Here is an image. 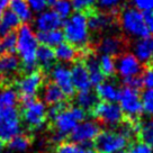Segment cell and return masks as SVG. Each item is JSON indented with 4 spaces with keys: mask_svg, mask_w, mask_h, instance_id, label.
Here are the masks:
<instances>
[{
    "mask_svg": "<svg viewBox=\"0 0 153 153\" xmlns=\"http://www.w3.org/2000/svg\"><path fill=\"white\" fill-rule=\"evenodd\" d=\"M18 111L24 131L34 133L48 123V109L37 97H19Z\"/></svg>",
    "mask_w": 153,
    "mask_h": 153,
    "instance_id": "obj_1",
    "label": "cell"
},
{
    "mask_svg": "<svg viewBox=\"0 0 153 153\" xmlns=\"http://www.w3.org/2000/svg\"><path fill=\"white\" fill-rule=\"evenodd\" d=\"M63 35L68 43L74 46L78 51L90 46L86 15L76 13L69 20L63 23Z\"/></svg>",
    "mask_w": 153,
    "mask_h": 153,
    "instance_id": "obj_2",
    "label": "cell"
},
{
    "mask_svg": "<svg viewBox=\"0 0 153 153\" xmlns=\"http://www.w3.org/2000/svg\"><path fill=\"white\" fill-rule=\"evenodd\" d=\"M118 25L127 34L137 36V37H148L150 36V30L145 24L143 14L136 8L123 7L117 11Z\"/></svg>",
    "mask_w": 153,
    "mask_h": 153,
    "instance_id": "obj_3",
    "label": "cell"
},
{
    "mask_svg": "<svg viewBox=\"0 0 153 153\" xmlns=\"http://www.w3.org/2000/svg\"><path fill=\"white\" fill-rule=\"evenodd\" d=\"M36 35L27 23L20 25L17 29V46L16 52L20 56V61L24 64H37L36 63V50L38 46Z\"/></svg>",
    "mask_w": 153,
    "mask_h": 153,
    "instance_id": "obj_4",
    "label": "cell"
},
{
    "mask_svg": "<svg viewBox=\"0 0 153 153\" xmlns=\"http://www.w3.org/2000/svg\"><path fill=\"white\" fill-rule=\"evenodd\" d=\"M87 116L86 110H83L80 107H69L68 106L64 110H62L56 117L48 123V128L62 134L63 136L67 137L69 134L74 129L76 125L80 122L85 120Z\"/></svg>",
    "mask_w": 153,
    "mask_h": 153,
    "instance_id": "obj_5",
    "label": "cell"
},
{
    "mask_svg": "<svg viewBox=\"0 0 153 153\" xmlns=\"http://www.w3.org/2000/svg\"><path fill=\"white\" fill-rule=\"evenodd\" d=\"M48 79V74L41 70L38 67L36 70L26 76H20L15 83V90L19 97H35L43 83Z\"/></svg>",
    "mask_w": 153,
    "mask_h": 153,
    "instance_id": "obj_6",
    "label": "cell"
},
{
    "mask_svg": "<svg viewBox=\"0 0 153 153\" xmlns=\"http://www.w3.org/2000/svg\"><path fill=\"white\" fill-rule=\"evenodd\" d=\"M128 144V140L120 132L104 131L95 139L96 153H117L123 151Z\"/></svg>",
    "mask_w": 153,
    "mask_h": 153,
    "instance_id": "obj_7",
    "label": "cell"
},
{
    "mask_svg": "<svg viewBox=\"0 0 153 153\" xmlns=\"http://www.w3.org/2000/svg\"><path fill=\"white\" fill-rule=\"evenodd\" d=\"M20 126L17 107H4L0 110V140L5 144L20 133Z\"/></svg>",
    "mask_w": 153,
    "mask_h": 153,
    "instance_id": "obj_8",
    "label": "cell"
},
{
    "mask_svg": "<svg viewBox=\"0 0 153 153\" xmlns=\"http://www.w3.org/2000/svg\"><path fill=\"white\" fill-rule=\"evenodd\" d=\"M118 101L123 114L127 115L128 120H139V117L143 113V106L139 90L127 86L124 87L120 91Z\"/></svg>",
    "mask_w": 153,
    "mask_h": 153,
    "instance_id": "obj_9",
    "label": "cell"
},
{
    "mask_svg": "<svg viewBox=\"0 0 153 153\" xmlns=\"http://www.w3.org/2000/svg\"><path fill=\"white\" fill-rule=\"evenodd\" d=\"M91 114L104 125L111 127L122 124V122L124 120L123 111L120 106L115 102H97L91 109Z\"/></svg>",
    "mask_w": 153,
    "mask_h": 153,
    "instance_id": "obj_10",
    "label": "cell"
},
{
    "mask_svg": "<svg viewBox=\"0 0 153 153\" xmlns=\"http://www.w3.org/2000/svg\"><path fill=\"white\" fill-rule=\"evenodd\" d=\"M115 59V67L123 79H127L131 76H141V72L143 70L142 64L135 55L132 53L124 52L120 54Z\"/></svg>",
    "mask_w": 153,
    "mask_h": 153,
    "instance_id": "obj_11",
    "label": "cell"
},
{
    "mask_svg": "<svg viewBox=\"0 0 153 153\" xmlns=\"http://www.w3.org/2000/svg\"><path fill=\"white\" fill-rule=\"evenodd\" d=\"M100 133V126L94 120H82L70 133L71 140L76 144H90Z\"/></svg>",
    "mask_w": 153,
    "mask_h": 153,
    "instance_id": "obj_12",
    "label": "cell"
},
{
    "mask_svg": "<svg viewBox=\"0 0 153 153\" xmlns=\"http://www.w3.org/2000/svg\"><path fill=\"white\" fill-rule=\"evenodd\" d=\"M128 46L127 38L122 35H110L105 36L99 41L98 43V51L102 54H107L113 57L118 56L120 54L126 52V48Z\"/></svg>",
    "mask_w": 153,
    "mask_h": 153,
    "instance_id": "obj_13",
    "label": "cell"
},
{
    "mask_svg": "<svg viewBox=\"0 0 153 153\" xmlns=\"http://www.w3.org/2000/svg\"><path fill=\"white\" fill-rule=\"evenodd\" d=\"M52 81L60 87V89L68 98H72L76 95V89L73 87L71 80V73L68 68L63 67L61 64H55L54 68L50 71Z\"/></svg>",
    "mask_w": 153,
    "mask_h": 153,
    "instance_id": "obj_14",
    "label": "cell"
},
{
    "mask_svg": "<svg viewBox=\"0 0 153 153\" xmlns=\"http://www.w3.org/2000/svg\"><path fill=\"white\" fill-rule=\"evenodd\" d=\"M71 80L76 90H89L91 87L89 73L87 71V68L82 60H76L73 62L70 70Z\"/></svg>",
    "mask_w": 153,
    "mask_h": 153,
    "instance_id": "obj_15",
    "label": "cell"
},
{
    "mask_svg": "<svg viewBox=\"0 0 153 153\" xmlns=\"http://www.w3.org/2000/svg\"><path fill=\"white\" fill-rule=\"evenodd\" d=\"M56 57L54 53V48L48 45L41 44L36 50V63L41 68V70L45 72L48 76L50 71L52 70L54 65L56 64Z\"/></svg>",
    "mask_w": 153,
    "mask_h": 153,
    "instance_id": "obj_16",
    "label": "cell"
},
{
    "mask_svg": "<svg viewBox=\"0 0 153 153\" xmlns=\"http://www.w3.org/2000/svg\"><path fill=\"white\" fill-rule=\"evenodd\" d=\"M41 90H42L43 102H45V104H48L50 106L65 100V95L60 89V87L57 86L56 83H54L52 80H50V79L45 80L42 88L39 89V91Z\"/></svg>",
    "mask_w": 153,
    "mask_h": 153,
    "instance_id": "obj_17",
    "label": "cell"
},
{
    "mask_svg": "<svg viewBox=\"0 0 153 153\" xmlns=\"http://www.w3.org/2000/svg\"><path fill=\"white\" fill-rule=\"evenodd\" d=\"M135 56L140 62L146 64L148 67L153 61V36H148L139 39L134 46Z\"/></svg>",
    "mask_w": 153,
    "mask_h": 153,
    "instance_id": "obj_18",
    "label": "cell"
},
{
    "mask_svg": "<svg viewBox=\"0 0 153 153\" xmlns=\"http://www.w3.org/2000/svg\"><path fill=\"white\" fill-rule=\"evenodd\" d=\"M61 26H63V19L54 11V10H48L45 11L36 20V27L38 32H48V30H54L59 29Z\"/></svg>",
    "mask_w": 153,
    "mask_h": 153,
    "instance_id": "obj_19",
    "label": "cell"
},
{
    "mask_svg": "<svg viewBox=\"0 0 153 153\" xmlns=\"http://www.w3.org/2000/svg\"><path fill=\"white\" fill-rule=\"evenodd\" d=\"M120 89L113 82H101L96 86V96L105 102H115L120 98Z\"/></svg>",
    "mask_w": 153,
    "mask_h": 153,
    "instance_id": "obj_20",
    "label": "cell"
},
{
    "mask_svg": "<svg viewBox=\"0 0 153 153\" xmlns=\"http://www.w3.org/2000/svg\"><path fill=\"white\" fill-rule=\"evenodd\" d=\"M22 25V20L10 9H4L0 18V38L11 30H17Z\"/></svg>",
    "mask_w": 153,
    "mask_h": 153,
    "instance_id": "obj_21",
    "label": "cell"
},
{
    "mask_svg": "<svg viewBox=\"0 0 153 153\" xmlns=\"http://www.w3.org/2000/svg\"><path fill=\"white\" fill-rule=\"evenodd\" d=\"M54 53H55L56 60L62 61V62L73 63L74 61L79 60V56H80V52L68 42H62L56 45Z\"/></svg>",
    "mask_w": 153,
    "mask_h": 153,
    "instance_id": "obj_22",
    "label": "cell"
},
{
    "mask_svg": "<svg viewBox=\"0 0 153 153\" xmlns=\"http://www.w3.org/2000/svg\"><path fill=\"white\" fill-rule=\"evenodd\" d=\"M34 142V135L30 132L23 131L22 133H18L16 136H14L7 143L8 148L14 151H24L33 144Z\"/></svg>",
    "mask_w": 153,
    "mask_h": 153,
    "instance_id": "obj_23",
    "label": "cell"
},
{
    "mask_svg": "<svg viewBox=\"0 0 153 153\" xmlns=\"http://www.w3.org/2000/svg\"><path fill=\"white\" fill-rule=\"evenodd\" d=\"M8 8L22 20V23H27L32 19L27 0H8Z\"/></svg>",
    "mask_w": 153,
    "mask_h": 153,
    "instance_id": "obj_24",
    "label": "cell"
},
{
    "mask_svg": "<svg viewBox=\"0 0 153 153\" xmlns=\"http://www.w3.org/2000/svg\"><path fill=\"white\" fill-rule=\"evenodd\" d=\"M36 38H37V42H39L41 44L54 48L60 43H62L64 39V35L62 30L54 29V30H48V32H38Z\"/></svg>",
    "mask_w": 153,
    "mask_h": 153,
    "instance_id": "obj_25",
    "label": "cell"
},
{
    "mask_svg": "<svg viewBox=\"0 0 153 153\" xmlns=\"http://www.w3.org/2000/svg\"><path fill=\"white\" fill-rule=\"evenodd\" d=\"M76 101L78 107L82 108L83 110H91L98 102V97L90 90H82L79 91V94L76 95Z\"/></svg>",
    "mask_w": 153,
    "mask_h": 153,
    "instance_id": "obj_26",
    "label": "cell"
},
{
    "mask_svg": "<svg viewBox=\"0 0 153 153\" xmlns=\"http://www.w3.org/2000/svg\"><path fill=\"white\" fill-rule=\"evenodd\" d=\"M17 46V30H11L0 38V55L1 54H15Z\"/></svg>",
    "mask_w": 153,
    "mask_h": 153,
    "instance_id": "obj_27",
    "label": "cell"
},
{
    "mask_svg": "<svg viewBox=\"0 0 153 153\" xmlns=\"http://www.w3.org/2000/svg\"><path fill=\"white\" fill-rule=\"evenodd\" d=\"M137 135L142 142L149 144V145H153V120H145L144 123H140L139 132Z\"/></svg>",
    "mask_w": 153,
    "mask_h": 153,
    "instance_id": "obj_28",
    "label": "cell"
},
{
    "mask_svg": "<svg viewBox=\"0 0 153 153\" xmlns=\"http://www.w3.org/2000/svg\"><path fill=\"white\" fill-rule=\"evenodd\" d=\"M98 61H99L100 71L104 74V76H114L115 72H116L114 57L107 55V54H102L100 59H98Z\"/></svg>",
    "mask_w": 153,
    "mask_h": 153,
    "instance_id": "obj_29",
    "label": "cell"
},
{
    "mask_svg": "<svg viewBox=\"0 0 153 153\" xmlns=\"http://www.w3.org/2000/svg\"><path fill=\"white\" fill-rule=\"evenodd\" d=\"M52 6L54 8V11L62 19L67 18L72 11L71 0H56Z\"/></svg>",
    "mask_w": 153,
    "mask_h": 153,
    "instance_id": "obj_30",
    "label": "cell"
},
{
    "mask_svg": "<svg viewBox=\"0 0 153 153\" xmlns=\"http://www.w3.org/2000/svg\"><path fill=\"white\" fill-rule=\"evenodd\" d=\"M55 153H81V145L70 142H61L56 144Z\"/></svg>",
    "mask_w": 153,
    "mask_h": 153,
    "instance_id": "obj_31",
    "label": "cell"
},
{
    "mask_svg": "<svg viewBox=\"0 0 153 153\" xmlns=\"http://www.w3.org/2000/svg\"><path fill=\"white\" fill-rule=\"evenodd\" d=\"M143 111L153 116V89H148L142 94L141 97Z\"/></svg>",
    "mask_w": 153,
    "mask_h": 153,
    "instance_id": "obj_32",
    "label": "cell"
},
{
    "mask_svg": "<svg viewBox=\"0 0 153 153\" xmlns=\"http://www.w3.org/2000/svg\"><path fill=\"white\" fill-rule=\"evenodd\" d=\"M97 0H71V4L73 9L76 13H82L85 14L88 10L95 7V4Z\"/></svg>",
    "mask_w": 153,
    "mask_h": 153,
    "instance_id": "obj_33",
    "label": "cell"
},
{
    "mask_svg": "<svg viewBox=\"0 0 153 153\" xmlns=\"http://www.w3.org/2000/svg\"><path fill=\"white\" fill-rule=\"evenodd\" d=\"M127 153H153V150L151 145L140 141V142H134L133 144H131Z\"/></svg>",
    "mask_w": 153,
    "mask_h": 153,
    "instance_id": "obj_34",
    "label": "cell"
},
{
    "mask_svg": "<svg viewBox=\"0 0 153 153\" xmlns=\"http://www.w3.org/2000/svg\"><path fill=\"white\" fill-rule=\"evenodd\" d=\"M124 80V83L129 88H133V89H136L139 90L141 89L143 85V78L142 76H131V78H127V79H123Z\"/></svg>",
    "mask_w": 153,
    "mask_h": 153,
    "instance_id": "obj_35",
    "label": "cell"
},
{
    "mask_svg": "<svg viewBox=\"0 0 153 153\" xmlns=\"http://www.w3.org/2000/svg\"><path fill=\"white\" fill-rule=\"evenodd\" d=\"M142 78H143L144 86L148 87L149 89H153V68L152 67H146V70H144Z\"/></svg>",
    "mask_w": 153,
    "mask_h": 153,
    "instance_id": "obj_36",
    "label": "cell"
},
{
    "mask_svg": "<svg viewBox=\"0 0 153 153\" xmlns=\"http://www.w3.org/2000/svg\"><path fill=\"white\" fill-rule=\"evenodd\" d=\"M98 2L104 9H107L106 11H114L118 9L120 0H98Z\"/></svg>",
    "mask_w": 153,
    "mask_h": 153,
    "instance_id": "obj_37",
    "label": "cell"
},
{
    "mask_svg": "<svg viewBox=\"0 0 153 153\" xmlns=\"http://www.w3.org/2000/svg\"><path fill=\"white\" fill-rule=\"evenodd\" d=\"M27 4L34 11H41L48 6V0H27Z\"/></svg>",
    "mask_w": 153,
    "mask_h": 153,
    "instance_id": "obj_38",
    "label": "cell"
},
{
    "mask_svg": "<svg viewBox=\"0 0 153 153\" xmlns=\"http://www.w3.org/2000/svg\"><path fill=\"white\" fill-rule=\"evenodd\" d=\"M135 6L141 10H151L153 9V0H133Z\"/></svg>",
    "mask_w": 153,
    "mask_h": 153,
    "instance_id": "obj_39",
    "label": "cell"
},
{
    "mask_svg": "<svg viewBox=\"0 0 153 153\" xmlns=\"http://www.w3.org/2000/svg\"><path fill=\"white\" fill-rule=\"evenodd\" d=\"M143 17L144 20H145V24H146L149 30H150V33H153V9L144 11Z\"/></svg>",
    "mask_w": 153,
    "mask_h": 153,
    "instance_id": "obj_40",
    "label": "cell"
},
{
    "mask_svg": "<svg viewBox=\"0 0 153 153\" xmlns=\"http://www.w3.org/2000/svg\"><path fill=\"white\" fill-rule=\"evenodd\" d=\"M5 142H2V141H1V140H0V152H1V151H2V150H4V148H5Z\"/></svg>",
    "mask_w": 153,
    "mask_h": 153,
    "instance_id": "obj_41",
    "label": "cell"
},
{
    "mask_svg": "<svg viewBox=\"0 0 153 153\" xmlns=\"http://www.w3.org/2000/svg\"><path fill=\"white\" fill-rule=\"evenodd\" d=\"M56 0H48V5H50V6H52L54 2H55Z\"/></svg>",
    "mask_w": 153,
    "mask_h": 153,
    "instance_id": "obj_42",
    "label": "cell"
},
{
    "mask_svg": "<svg viewBox=\"0 0 153 153\" xmlns=\"http://www.w3.org/2000/svg\"><path fill=\"white\" fill-rule=\"evenodd\" d=\"M4 108V104H2V100H1V97H0V110Z\"/></svg>",
    "mask_w": 153,
    "mask_h": 153,
    "instance_id": "obj_43",
    "label": "cell"
},
{
    "mask_svg": "<svg viewBox=\"0 0 153 153\" xmlns=\"http://www.w3.org/2000/svg\"><path fill=\"white\" fill-rule=\"evenodd\" d=\"M148 67H152V68H153V61H152V62H151V63H150V64H149Z\"/></svg>",
    "mask_w": 153,
    "mask_h": 153,
    "instance_id": "obj_44",
    "label": "cell"
},
{
    "mask_svg": "<svg viewBox=\"0 0 153 153\" xmlns=\"http://www.w3.org/2000/svg\"><path fill=\"white\" fill-rule=\"evenodd\" d=\"M117 153H125V152H123V151H120V152H117Z\"/></svg>",
    "mask_w": 153,
    "mask_h": 153,
    "instance_id": "obj_45",
    "label": "cell"
}]
</instances>
